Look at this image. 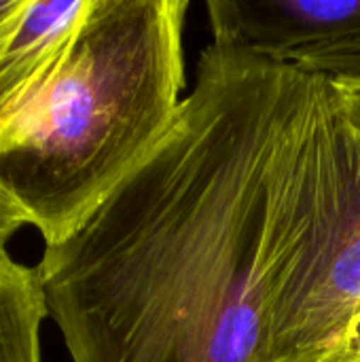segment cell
<instances>
[{
	"label": "cell",
	"mask_w": 360,
	"mask_h": 362,
	"mask_svg": "<svg viewBox=\"0 0 360 362\" xmlns=\"http://www.w3.org/2000/svg\"><path fill=\"white\" fill-rule=\"evenodd\" d=\"M329 362H360V314L350 325L337 354Z\"/></svg>",
	"instance_id": "cell-10"
},
{
	"label": "cell",
	"mask_w": 360,
	"mask_h": 362,
	"mask_svg": "<svg viewBox=\"0 0 360 362\" xmlns=\"http://www.w3.org/2000/svg\"><path fill=\"white\" fill-rule=\"evenodd\" d=\"M320 74L210 42L159 146L36 276L72 362H261L325 189Z\"/></svg>",
	"instance_id": "cell-1"
},
{
	"label": "cell",
	"mask_w": 360,
	"mask_h": 362,
	"mask_svg": "<svg viewBox=\"0 0 360 362\" xmlns=\"http://www.w3.org/2000/svg\"><path fill=\"white\" fill-rule=\"evenodd\" d=\"M49 318L38 276L0 250V362L40 361V325Z\"/></svg>",
	"instance_id": "cell-6"
},
{
	"label": "cell",
	"mask_w": 360,
	"mask_h": 362,
	"mask_svg": "<svg viewBox=\"0 0 360 362\" xmlns=\"http://www.w3.org/2000/svg\"><path fill=\"white\" fill-rule=\"evenodd\" d=\"M214 42L280 64L360 32V0H208Z\"/></svg>",
	"instance_id": "cell-4"
},
{
	"label": "cell",
	"mask_w": 360,
	"mask_h": 362,
	"mask_svg": "<svg viewBox=\"0 0 360 362\" xmlns=\"http://www.w3.org/2000/svg\"><path fill=\"white\" fill-rule=\"evenodd\" d=\"M28 225L25 214L19 210V206L0 189V250H6L8 240Z\"/></svg>",
	"instance_id": "cell-9"
},
{
	"label": "cell",
	"mask_w": 360,
	"mask_h": 362,
	"mask_svg": "<svg viewBox=\"0 0 360 362\" xmlns=\"http://www.w3.org/2000/svg\"><path fill=\"white\" fill-rule=\"evenodd\" d=\"M295 66L344 83H360V32L303 51Z\"/></svg>",
	"instance_id": "cell-7"
},
{
	"label": "cell",
	"mask_w": 360,
	"mask_h": 362,
	"mask_svg": "<svg viewBox=\"0 0 360 362\" xmlns=\"http://www.w3.org/2000/svg\"><path fill=\"white\" fill-rule=\"evenodd\" d=\"M189 0H91L59 68L0 142V189L45 244L166 138L182 106Z\"/></svg>",
	"instance_id": "cell-2"
},
{
	"label": "cell",
	"mask_w": 360,
	"mask_h": 362,
	"mask_svg": "<svg viewBox=\"0 0 360 362\" xmlns=\"http://www.w3.org/2000/svg\"><path fill=\"white\" fill-rule=\"evenodd\" d=\"M339 83H342V81H339ZM344 85L354 93V98L360 102V83H344Z\"/></svg>",
	"instance_id": "cell-11"
},
{
	"label": "cell",
	"mask_w": 360,
	"mask_h": 362,
	"mask_svg": "<svg viewBox=\"0 0 360 362\" xmlns=\"http://www.w3.org/2000/svg\"><path fill=\"white\" fill-rule=\"evenodd\" d=\"M91 0H30L0 57V142L25 119L59 68Z\"/></svg>",
	"instance_id": "cell-5"
},
{
	"label": "cell",
	"mask_w": 360,
	"mask_h": 362,
	"mask_svg": "<svg viewBox=\"0 0 360 362\" xmlns=\"http://www.w3.org/2000/svg\"><path fill=\"white\" fill-rule=\"evenodd\" d=\"M28 6L30 0H0V57L23 23Z\"/></svg>",
	"instance_id": "cell-8"
},
{
	"label": "cell",
	"mask_w": 360,
	"mask_h": 362,
	"mask_svg": "<svg viewBox=\"0 0 360 362\" xmlns=\"http://www.w3.org/2000/svg\"><path fill=\"white\" fill-rule=\"evenodd\" d=\"M320 210L280 276L261 362H329L360 314V102L320 74Z\"/></svg>",
	"instance_id": "cell-3"
}]
</instances>
